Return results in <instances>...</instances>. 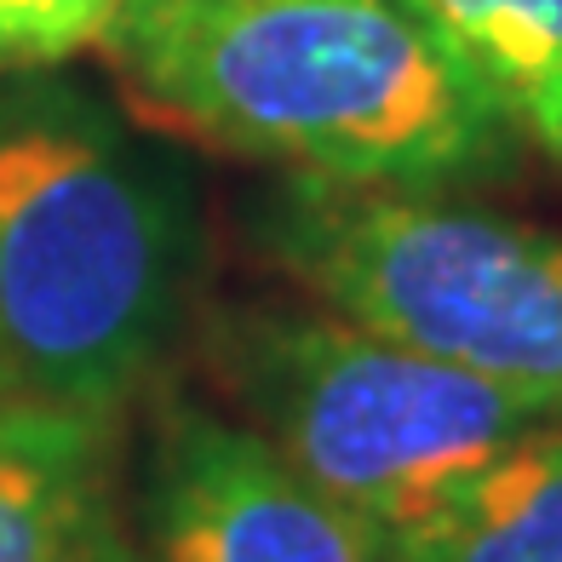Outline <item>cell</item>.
<instances>
[{"label":"cell","mask_w":562,"mask_h":562,"mask_svg":"<svg viewBox=\"0 0 562 562\" xmlns=\"http://www.w3.org/2000/svg\"><path fill=\"white\" fill-rule=\"evenodd\" d=\"M126 0H0V69L64 64L104 46Z\"/></svg>","instance_id":"9c48e42d"},{"label":"cell","mask_w":562,"mask_h":562,"mask_svg":"<svg viewBox=\"0 0 562 562\" xmlns=\"http://www.w3.org/2000/svg\"><path fill=\"white\" fill-rule=\"evenodd\" d=\"M0 562H144L121 528L98 419L0 402Z\"/></svg>","instance_id":"8992f818"},{"label":"cell","mask_w":562,"mask_h":562,"mask_svg":"<svg viewBox=\"0 0 562 562\" xmlns=\"http://www.w3.org/2000/svg\"><path fill=\"white\" fill-rule=\"evenodd\" d=\"M213 362L241 425L391 540L430 522L505 448L557 425L546 407L334 311H229L213 327Z\"/></svg>","instance_id":"3957f363"},{"label":"cell","mask_w":562,"mask_h":562,"mask_svg":"<svg viewBox=\"0 0 562 562\" xmlns=\"http://www.w3.org/2000/svg\"><path fill=\"white\" fill-rule=\"evenodd\" d=\"M195 213L167 161L75 98L0 104V391L98 419L190 304Z\"/></svg>","instance_id":"7a4b0ae2"},{"label":"cell","mask_w":562,"mask_h":562,"mask_svg":"<svg viewBox=\"0 0 562 562\" xmlns=\"http://www.w3.org/2000/svg\"><path fill=\"white\" fill-rule=\"evenodd\" d=\"M517 138L562 167V0H407Z\"/></svg>","instance_id":"52a82bcc"},{"label":"cell","mask_w":562,"mask_h":562,"mask_svg":"<svg viewBox=\"0 0 562 562\" xmlns=\"http://www.w3.org/2000/svg\"><path fill=\"white\" fill-rule=\"evenodd\" d=\"M265 241L322 311L562 419V229L293 178Z\"/></svg>","instance_id":"277c9868"},{"label":"cell","mask_w":562,"mask_h":562,"mask_svg":"<svg viewBox=\"0 0 562 562\" xmlns=\"http://www.w3.org/2000/svg\"><path fill=\"white\" fill-rule=\"evenodd\" d=\"M144 562H396V540L299 476L252 425L178 402L149 459Z\"/></svg>","instance_id":"5b68a950"},{"label":"cell","mask_w":562,"mask_h":562,"mask_svg":"<svg viewBox=\"0 0 562 562\" xmlns=\"http://www.w3.org/2000/svg\"><path fill=\"white\" fill-rule=\"evenodd\" d=\"M104 53L138 104L334 190H437L510 126L407 0H126Z\"/></svg>","instance_id":"6da1fadb"},{"label":"cell","mask_w":562,"mask_h":562,"mask_svg":"<svg viewBox=\"0 0 562 562\" xmlns=\"http://www.w3.org/2000/svg\"><path fill=\"white\" fill-rule=\"evenodd\" d=\"M396 562H562V419L505 448L430 522L402 533Z\"/></svg>","instance_id":"ba28073f"}]
</instances>
